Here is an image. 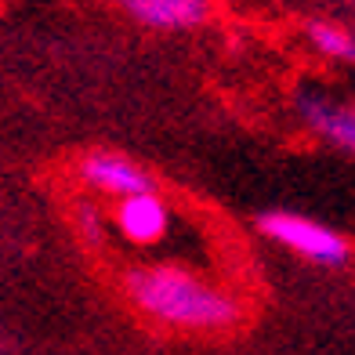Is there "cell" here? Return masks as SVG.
<instances>
[{"label": "cell", "mask_w": 355, "mask_h": 355, "mask_svg": "<svg viewBox=\"0 0 355 355\" xmlns=\"http://www.w3.org/2000/svg\"><path fill=\"white\" fill-rule=\"evenodd\" d=\"M123 290L141 315L178 327V330L218 334V330H232L243 319V309H239V301L232 294H225L221 286L203 283L192 272L174 268V265L127 272Z\"/></svg>", "instance_id": "cell-1"}, {"label": "cell", "mask_w": 355, "mask_h": 355, "mask_svg": "<svg viewBox=\"0 0 355 355\" xmlns=\"http://www.w3.org/2000/svg\"><path fill=\"white\" fill-rule=\"evenodd\" d=\"M257 225H261V232L268 239H276L279 247L309 257V261H315V265L341 268L352 257V243H348V239L337 229H330V225L315 221V218L290 214V211H268V214H261Z\"/></svg>", "instance_id": "cell-2"}, {"label": "cell", "mask_w": 355, "mask_h": 355, "mask_svg": "<svg viewBox=\"0 0 355 355\" xmlns=\"http://www.w3.org/2000/svg\"><path fill=\"white\" fill-rule=\"evenodd\" d=\"M80 178H84L91 189L105 192V196H116V200L156 192L153 174L145 167H138L135 159L120 156V153H87L80 159Z\"/></svg>", "instance_id": "cell-3"}, {"label": "cell", "mask_w": 355, "mask_h": 355, "mask_svg": "<svg viewBox=\"0 0 355 355\" xmlns=\"http://www.w3.org/2000/svg\"><path fill=\"white\" fill-rule=\"evenodd\" d=\"M297 112L322 141H334L337 149L355 156V109L352 105L330 102L315 91H301L297 94Z\"/></svg>", "instance_id": "cell-4"}, {"label": "cell", "mask_w": 355, "mask_h": 355, "mask_svg": "<svg viewBox=\"0 0 355 355\" xmlns=\"http://www.w3.org/2000/svg\"><path fill=\"white\" fill-rule=\"evenodd\" d=\"M171 211L156 192H141V196H127L116 203V229L131 243H156L167 236Z\"/></svg>", "instance_id": "cell-5"}, {"label": "cell", "mask_w": 355, "mask_h": 355, "mask_svg": "<svg viewBox=\"0 0 355 355\" xmlns=\"http://www.w3.org/2000/svg\"><path fill=\"white\" fill-rule=\"evenodd\" d=\"M123 11L149 29H192L211 15V0H123Z\"/></svg>", "instance_id": "cell-6"}, {"label": "cell", "mask_w": 355, "mask_h": 355, "mask_svg": "<svg viewBox=\"0 0 355 355\" xmlns=\"http://www.w3.org/2000/svg\"><path fill=\"white\" fill-rule=\"evenodd\" d=\"M309 40L319 55L337 62H355V37L334 22H309Z\"/></svg>", "instance_id": "cell-7"}, {"label": "cell", "mask_w": 355, "mask_h": 355, "mask_svg": "<svg viewBox=\"0 0 355 355\" xmlns=\"http://www.w3.org/2000/svg\"><path fill=\"white\" fill-rule=\"evenodd\" d=\"M76 221H80V229H84V236H87V239H98V236H102V218L94 214V207L80 203V214H76Z\"/></svg>", "instance_id": "cell-8"}]
</instances>
